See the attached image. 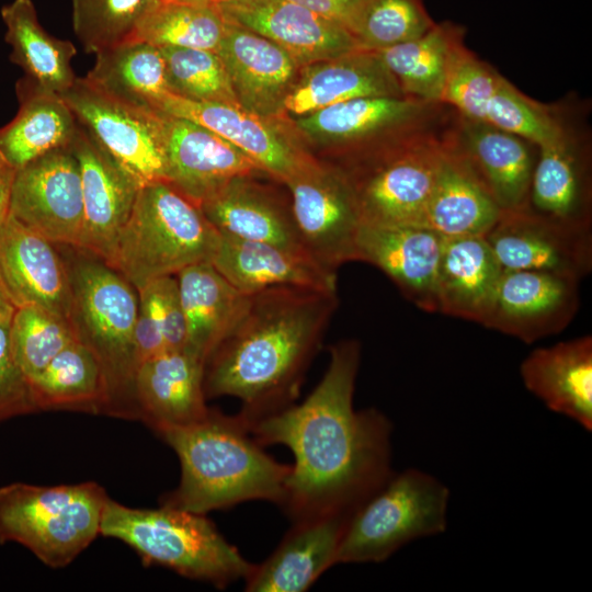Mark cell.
Segmentation results:
<instances>
[{
  "instance_id": "obj_51",
  "label": "cell",
  "mask_w": 592,
  "mask_h": 592,
  "mask_svg": "<svg viewBox=\"0 0 592 592\" xmlns=\"http://www.w3.org/2000/svg\"><path fill=\"white\" fill-rule=\"evenodd\" d=\"M4 300H7V299L3 297V295H2V293H1V291H0V305H1Z\"/></svg>"
},
{
  "instance_id": "obj_40",
  "label": "cell",
  "mask_w": 592,
  "mask_h": 592,
  "mask_svg": "<svg viewBox=\"0 0 592 592\" xmlns=\"http://www.w3.org/2000/svg\"><path fill=\"white\" fill-rule=\"evenodd\" d=\"M435 23L422 0H362L345 27L360 48L378 52L421 36Z\"/></svg>"
},
{
  "instance_id": "obj_36",
  "label": "cell",
  "mask_w": 592,
  "mask_h": 592,
  "mask_svg": "<svg viewBox=\"0 0 592 592\" xmlns=\"http://www.w3.org/2000/svg\"><path fill=\"white\" fill-rule=\"evenodd\" d=\"M30 385L38 411L111 414V394L103 366L96 355L77 340L59 352Z\"/></svg>"
},
{
  "instance_id": "obj_19",
  "label": "cell",
  "mask_w": 592,
  "mask_h": 592,
  "mask_svg": "<svg viewBox=\"0 0 592 592\" xmlns=\"http://www.w3.org/2000/svg\"><path fill=\"white\" fill-rule=\"evenodd\" d=\"M217 5L227 22L269 38L300 67L362 49L345 26L291 0H236Z\"/></svg>"
},
{
  "instance_id": "obj_26",
  "label": "cell",
  "mask_w": 592,
  "mask_h": 592,
  "mask_svg": "<svg viewBox=\"0 0 592 592\" xmlns=\"http://www.w3.org/2000/svg\"><path fill=\"white\" fill-rule=\"evenodd\" d=\"M362 96L407 98L376 52L357 49L300 67L283 106L291 121Z\"/></svg>"
},
{
  "instance_id": "obj_22",
  "label": "cell",
  "mask_w": 592,
  "mask_h": 592,
  "mask_svg": "<svg viewBox=\"0 0 592 592\" xmlns=\"http://www.w3.org/2000/svg\"><path fill=\"white\" fill-rule=\"evenodd\" d=\"M217 54L239 105L261 117L282 119L300 70L293 57L269 38L227 21Z\"/></svg>"
},
{
  "instance_id": "obj_4",
  "label": "cell",
  "mask_w": 592,
  "mask_h": 592,
  "mask_svg": "<svg viewBox=\"0 0 592 592\" xmlns=\"http://www.w3.org/2000/svg\"><path fill=\"white\" fill-rule=\"evenodd\" d=\"M70 305L68 322L77 341L101 362L111 394V415L138 420L134 398L137 369L135 325L137 289L99 257L65 246Z\"/></svg>"
},
{
  "instance_id": "obj_24",
  "label": "cell",
  "mask_w": 592,
  "mask_h": 592,
  "mask_svg": "<svg viewBox=\"0 0 592 592\" xmlns=\"http://www.w3.org/2000/svg\"><path fill=\"white\" fill-rule=\"evenodd\" d=\"M205 363L186 351H171L141 362L134 378L138 420L157 434L190 425L210 408L204 391Z\"/></svg>"
},
{
  "instance_id": "obj_8",
  "label": "cell",
  "mask_w": 592,
  "mask_h": 592,
  "mask_svg": "<svg viewBox=\"0 0 592 592\" xmlns=\"http://www.w3.org/2000/svg\"><path fill=\"white\" fill-rule=\"evenodd\" d=\"M445 123L350 156L348 164L339 166L354 191L362 224L422 227L444 152Z\"/></svg>"
},
{
  "instance_id": "obj_14",
  "label": "cell",
  "mask_w": 592,
  "mask_h": 592,
  "mask_svg": "<svg viewBox=\"0 0 592 592\" xmlns=\"http://www.w3.org/2000/svg\"><path fill=\"white\" fill-rule=\"evenodd\" d=\"M579 282L551 272L502 271L479 323L525 343L557 334L578 311Z\"/></svg>"
},
{
  "instance_id": "obj_49",
  "label": "cell",
  "mask_w": 592,
  "mask_h": 592,
  "mask_svg": "<svg viewBox=\"0 0 592 592\" xmlns=\"http://www.w3.org/2000/svg\"><path fill=\"white\" fill-rule=\"evenodd\" d=\"M16 169L0 152V224L10 215V204Z\"/></svg>"
},
{
  "instance_id": "obj_9",
  "label": "cell",
  "mask_w": 592,
  "mask_h": 592,
  "mask_svg": "<svg viewBox=\"0 0 592 592\" xmlns=\"http://www.w3.org/2000/svg\"><path fill=\"white\" fill-rule=\"evenodd\" d=\"M449 489L417 468L394 473L348 520L338 563L382 562L405 545L447 527Z\"/></svg>"
},
{
  "instance_id": "obj_15",
  "label": "cell",
  "mask_w": 592,
  "mask_h": 592,
  "mask_svg": "<svg viewBox=\"0 0 592 592\" xmlns=\"http://www.w3.org/2000/svg\"><path fill=\"white\" fill-rule=\"evenodd\" d=\"M159 112L212 130L283 184L316 160L287 132L283 119L261 117L238 105L194 102L170 93Z\"/></svg>"
},
{
  "instance_id": "obj_5",
  "label": "cell",
  "mask_w": 592,
  "mask_h": 592,
  "mask_svg": "<svg viewBox=\"0 0 592 592\" xmlns=\"http://www.w3.org/2000/svg\"><path fill=\"white\" fill-rule=\"evenodd\" d=\"M100 535L122 540L146 565H160L218 589L244 580L254 567L206 514L169 505L130 508L109 498Z\"/></svg>"
},
{
  "instance_id": "obj_35",
  "label": "cell",
  "mask_w": 592,
  "mask_h": 592,
  "mask_svg": "<svg viewBox=\"0 0 592 592\" xmlns=\"http://www.w3.org/2000/svg\"><path fill=\"white\" fill-rule=\"evenodd\" d=\"M5 42L11 47L10 60L24 77L62 94L76 80L71 60L77 49L69 41L52 36L39 23L32 0H13L1 8Z\"/></svg>"
},
{
  "instance_id": "obj_32",
  "label": "cell",
  "mask_w": 592,
  "mask_h": 592,
  "mask_svg": "<svg viewBox=\"0 0 592 592\" xmlns=\"http://www.w3.org/2000/svg\"><path fill=\"white\" fill-rule=\"evenodd\" d=\"M443 141L444 152L422 227L443 238L486 236L503 210L452 150L444 135Z\"/></svg>"
},
{
  "instance_id": "obj_39",
  "label": "cell",
  "mask_w": 592,
  "mask_h": 592,
  "mask_svg": "<svg viewBox=\"0 0 592 592\" xmlns=\"http://www.w3.org/2000/svg\"><path fill=\"white\" fill-rule=\"evenodd\" d=\"M226 20L209 0H159L140 21L133 39L158 48L184 47L216 52Z\"/></svg>"
},
{
  "instance_id": "obj_23",
  "label": "cell",
  "mask_w": 592,
  "mask_h": 592,
  "mask_svg": "<svg viewBox=\"0 0 592 592\" xmlns=\"http://www.w3.org/2000/svg\"><path fill=\"white\" fill-rule=\"evenodd\" d=\"M443 242V237L421 226L362 224L357 261L383 271L420 309L437 312L436 278Z\"/></svg>"
},
{
  "instance_id": "obj_16",
  "label": "cell",
  "mask_w": 592,
  "mask_h": 592,
  "mask_svg": "<svg viewBox=\"0 0 592 592\" xmlns=\"http://www.w3.org/2000/svg\"><path fill=\"white\" fill-rule=\"evenodd\" d=\"M451 114L443 135L452 150L503 212L524 208L537 147L488 123Z\"/></svg>"
},
{
  "instance_id": "obj_42",
  "label": "cell",
  "mask_w": 592,
  "mask_h": 592,
  "mask_svg": "<svg viewBox=\"0 0 592 592\" xmlns=\"http://www.w3.org/2000/svg\"><path fill=\"white\" fill-rule=\"evenodd\" d=\"M76 340L69 322L48 310L36 306L14 309L10 345L15 362L29 382Z\"/></svg>"
},
{
  "instance_id": "obj_10",
  "label": "cell",
  "mask_w": 592,
  "mask_h": 592,
  "mask_svg": "<svg viewBox=\"0 0 592 592\" xmlns=\"http://www.w3.org/2000/svg\"><path fill=\"white\" fill-rule=\"evenodd\" d=\"M100 146L141 187L166 181V115L127 103L76 78L60 94Z\"/></svg>"
},
{
  "instance_id": "obj_31",
  "label": "cell",
  "mask_w": 592,
  "mask_h": 592,
  "mask_svg": "<svg viewBox=\"0 0 592 592\" xmlns=\"http://www.w3.org/2000/svg\"><path fill=\"white\" fill-rule=\"evenodd\" d=\"M175 276L185 319L184 351L206 364L243 315L250 295L238 291L210 262L187 266Z\"/></svg>"
},
{
  "instance_id": "obj_25",
  "label": "cell",
  "mask_w": 592,
  "mask_h": 592,
  "mask_svg": "<svg viewBox=\"0 0 592 592\" xmlns=\"http://www.w3.org/2000/svg\"><path fill=\"white\" fill-rule=\"evenodd\" d=\"M591 200L589 152L568 126L561 137L537 147L524 208L570 227L591 229Z\"/></svg>"
},
{
  "instance_id": "obj_27",
  "label": "cell",
  "mask_w": 592,
  "mask_h": 592,
  "mask_svg": "<svg viewBox=\"0 0 592 592\" xmlns=\"http://www.w3.org/2000/svg\"><path fill=\"white\" fill-rule=\"evenodd\" d=\"M350 516L326 515L293 522L272 554L244 579L248 592H304L335 565Z\"/></svg>"
},
{
  "instance_id": "obj_29",
  "label": "cell",
  "mask_w": 592,
  "mask_h": 592,
  "mask_svg": "<svg viewBox=\"0 0 592 592\" xmlns=\"http://www.w3.org/2000/svg\"><path fill=\"white\" fill-rule=\"evenodd\" d=\"M525 388L550 411L592 430V338L533 350L521 363Z\"/></svg>"
},
{
  "instance_id": "obj_48",
  "label": "cell",
  "mask_w": 592,
  "mask_h": 592,
  "mask_svg": "<svg viewBox=\"0 0 592 592\" xmlns=\"http://www.w3.org/2000/svg\"><path fill=\"white\" fill-rule=\"evenodd\" d=\"M310 11L335 21L343 26L346 25L354 10L362 0H291Z\"/></svg>"
},
{
  "instance_id": "obj_34",
  "label": "cell",
  "mask_w": 592,
  "mask_h": 592,
  "mask_svg": "<svg viewBox=\"0 0 592 592\" xmlns=\"http://www.w3.org/2000/svg\"><path fill=\"white\" fill-rule=\"evenodd\" d=\"M19 110L0 127V152L18 170L58 148L70 146L77 119L59 93L23 77L16 82Z\"/></svg>"
},
{
  "instance_id": "obj_30",
  "label": "cell",
  "mask_w": 592,
  "mask_h": 592,
  "mask_svg": "<svg viewBox=\"0 0 592 592\" xmlns=\"http://www.w3.org/2000/svg\"><path fill=\"white\" fill-rule=\"evenodd\" d=\"M253 177L234 178L202 202L205 217L219 234L309 254L300 240L291 201L283 202Z\"/></svg>"
},
{
  "instance_id": "obj_45",
  "label": "cell",
  "mask_w": 592,
  "mask_h": 592,
  "mask_svg": "<svg viewBox=\"0 0 592 592\" xmlns=\"http://www.w3.org/2000/svg\"><path fill=\"white\" fill-rule=\"evenodd\" d=\"M500 76L462 41L455 46L451 58L443 104L460 116L483 122L486 107Z\"/></svg>"
},
{
  "instance_id": "obj_41",
  "label": "cell",
  "mask_w": 592,
  "mask_h": 592,
  "mask_svg": "<svg viewBox=\"0 0 592 592\" xmlns=\"http://www.w3.org/2000/svg\"><path fill=\"white\" fill-rule=\"evenodd\" d=\"M160 50L173 94L194 102L240 106L216 52L184 47H162Z\"/></svg>"
},
{
  "instance_id": "obj_46",
  "label": "cell",
  "mask_w": 592,
  "mask_h": 592,
  "mask_svg": "<svg viewBox=\"0 0 592 592\" xmlns=\"http://www.w3.org/2000/svg\"><path fill=\"white\" fill-rule=\"evenodd\" d=\"M14 307L0 305V422L37 412L31 385L14 360L10 345V326Z\"/></svg>"
},
{
  "instance_id": "obj_38",
  "label": "cell",
  "mask_w": 592,
  "mask_h": 592,
  "mask_svg": "<svg viewBox=\"0 0 592 592\" xmlns=\"http://www.w3.org/2000/svg\"><path fill=\"white\" fill-rule=\"evenodd\" d=\"M86 77L103 91L155 112L172 93L160 48L137 39L96 53L94 66Z\"/></svg>"
},
{
  "instance_id": "obj_6",
  "label": "cell",
  "mask_w": 592,
  "mask_h": 592,
  "mask_svg": "<svg viewBox=\"0 0 592 592\" xmlns=\"http://www.w3.org/2000/svg\"><path fill=\"white\" fill-rule=\"evenodd\" d=\"M219 238L198 205L170 183L157 181L139 189L107 264L138 291L153 280L212 262Z\"/></svg>"
},
{
  "instance_id": "obj_52",
  "label": "cell",
  "mask_w": 592,
  "mask_h": 592,
  "mask_svg": "<svg viewBox=\"0 0 592 592\" xmlns=\"http://www.w3.org/2000/svg\"><path fill=\"white\" fill-rule=\"evenodd\" d=\"M163 1H170V0H163Z\"/></svg>"
},
{
  "instance_id": "obj_43",
  "label": "cell",
  "mask_w": 592,
  "mask_h": 592,
  "mask_svg": "<svg viewBox=\"0 0 592 592\" xmlns=\"http://www.w3.org/2000/svg\"><path fill=\"white\" fill-rule=\"evenodd\" d=\"M159 0H71L72 27L87 53L132 41Z\"/></svg>"
},
{
  "instance_id": "obj_47",
  "label": "cell",
  "mask_w": 592,
  "mask_h": 592,
  "mask_svg": "<svg viewBox=\"0 0 592 592\" xmlns=\"http://www.w3.org/2000/svg\"><path fill=\"white\" fill-rule=\"evenodd\" d=\"M143 287L149 291L155 301L167 352L184 350L185 319L177 276H163Z\"/></svg>"
},
{
  "instance_id": "obj_37",
  "label": "cell",
  "mask_w": 592,
  "mask_h": 592,
  "mask_svg": "<svg viewBox=\"0 0 592 592\" xmlns=\"http://www.w3.org/2000/svg\"><path fill=\"white\" fill-rule=\"evenodd\" d=\"M462 41L463 27L442 22L414 39L376 53L407 98L443 104L451 58Z\"/></svg>"
},
{
  "instance_id": "obj_3",
  "label": "cell",
  "mask_w": 592,
  "mask_h": 592,
  "mask_svg": "<svg viewBox=\"0 0 592 592\" xmlns=\"http://www.w3.org/2000/svg\"><path fill=\"white\" fill-rule=\"evenodd\" d=\"M158 435L181 466L178 487L161 504L207 514L251 500L282 503L292 465L271 457L238 414L209 409L200 421Z\"/></svg>"
},
{
  "instance_id": "obj_17",
  "label": "cell",
  "mask_w": 592,
  "mask_h": 592,
  "mask_svg": "<svg viewBox=\"0 0 592 592\" xmlns=\"http://www.w3.org/2000/svg\"><path fill=\"white\" fill-rule=\"evenodd\" d=\"M485 238L503 271H543L581 280L592 269L591 229L570 227L526 208L503 212Z\"/></svg>"
},
{
  "instance_id": "obj_50",
  "label": "cell",
  "mask_w": 592,
  "mask_h": 592,
  "mask_svg": "<svg viewBox=\"0 0 592 592\" xmlns=\"http://www.w3.org/2000/svg\"><path fill=\"white\" fill-rule=\"evenodd\" d=\"M209 1H212V2H214V3H216V4H218V3H224V2H229V1H236V0H209Z\"/></svg>"
},
{
  "instance_id": "obj_7",
  "label": "cell",
  "mask_w": 592,
  "mask_h": 592,
  "mask_svg": "<svg viewBox=\"0 0 592 592\" xmlns=\"http://www.w3.org/2000/svg\"><path fill=\"white\" fill-rule=\"evenodd\" d=\"M109 499L94 481L0 488V544L13 542L50 568L72 562L100 535Z\"/></svg>"
},
{
  "instance_id": "obj_33",
  "label": "cell",
  "mask_w": 592,
  "mask_h": 592,
  "mask_svg": "<svg viewBox=\"0 0 592 592\" xmlns=\"http://www.w3.org/2000/svg\"><path fill=\"white\" fill-rule=\"evenodd\" d=\"M485 236L444 238L437 278V312L480 322L502 274Z\"/></svg>"
},
{
  "instance_id": "obj_2",
  "label": "cell",
  "mask_w": 592,
  "mask_h": 592,
  "mask_svg": "<svg viewBox=\"0 0 592 592\" xmlns=\"http://www.w3.org/2000/svg\"><path fill=\"white\" fill-rule=\"evenodd\" d=\"M338 306L337 291L284 285L250 295L206 361V398H238L247 424L294 403Z\"/></svg>"
},
{
  "instance_id": "obj_20",
  "label": "cell",
  "mask_w": 592,
  "mask_h": 592,
  "mask_svg": "<svg viewBox=\"0 0 592 592\" xmlns=\"http://www.w3.org/2000/svg\"><path fill=\"white\" fill-rule=\"evenodd\" d=\"M0 291L14 307L36 306L68 321V273L57 244L14 217L0 224Z\"/></svg>"
},
{
  "instance_id": "obj_21",
  "label": "cell",
  "mask_w": 592,
  "mask_h": 592,
  "mask_svg": "<svg viewBox=\"0 0 592 592\" xmlns=\"http://www.w3.org/2000/svg\"><path fill=\"white\" fill-rule=\"evenodd\" d=\"M166 115L167 182L196 205L237 177L263 172L240 149L212 130Z\"/></svg>"
},
{
  "instance_id": "obj_13",
  "label": "cell",
  "mask_w": 592,
  "mask_h": 592,
  "mask_svg": "<svg viewBox=\"0 0 592 592\" xmlns=\"http://www.w3.org/2000/svg\"><path fill=\"white\" fill-rule=\"evenodd\" d=\"M10 215L57 246H80L83 198L80 168L70 146L18 169Z\"/></svg>"
},
{
  "instance_id": "obj_1",
  "label": "cell",
  "mask_w": 592,
  "mask_h": 592,
  "mask_svg": "<svg viewBox=\"0 0 592 592\" xmlns=\"http://www.w3.org/2000/svg\"><path fill=\"white\" fill-rule=\"evenodd\" d=\"M329 352L327 371L301 403L247 424L262 446L282 444L293 453L280 504L293 522L351 516L394 474L390 420L353 406L360 342L341 340Z\"/></svg>"
},
{
  "instance_id": "obj_28",
  "label": "cell",
  "mask_w": 592,
  "mask_h": 592,
  "mask_svg": "<svg viewBox=\"0 0 592 592\" xmlns=\"http://www.w3.org/2000/svg\"><path fill=\"white\" fill-rule=\"evenodd\" d=\"M219 235L210 263L243 294L252 295L284 285L337 291V272L325 267L307 253Z\"/></svg>"
},
{
  "instance_id": "obj_18",
  "label": "cell",
  "mask_w": 592,
  "mask_h": 592,
  "mask_svg": "<svg viewBox=\"0 0 592 592\" xmlns=\"http://www.w3.org/2000/svg\"><path fill=\"white\" fill-rule=\"evenodd\" d=\"M70 147L79 163L83 198L78 248L110 263L140 186L79 123Z\"/></svg>"
},
{
  "instance_id": "obj_12",
  "label": "cell",
  "mask_w": 592,
  "mask_h": 592,
  "mask_svg": "<svg viewBox=\"0 0 592 592\" xmlns=\"http://www.w3.org/2000/svg\"><path fill=\"white\" fill-rule=\"evenodd\" d=\"M448 107L410 98L362 96L292 121L310 141L344 148L349 156L418 132L440 127Z\"/></svg>"
},
{
  "instance_id": "obj_44",
  "label": "cell",
  "mask_w": 592,
  "mask_h": 592,
  "mask_svg": "<svg viewBox=\"0 0 592 592\" xmlns=\"http://www.w3.org/2000/svg\"><path fill=\"white\" fill-rule=\"evenodd\" d=\"M483 122L536 147L558 139L568 128L555 110L528 98L503 76L489 100Z\"/></svg>"
},
{
  "instance_id": "obj_11",
  "label": "cell",
  "mask_w": 592,
  "mask_h": 592,
  "mask_svg": "<svg viewBox=\"0 0 592 592\" xmlns=\"http://www.w3.org/2000/svg\"><path fill=\"white\" fill-rule=\"evenodd\" d=\"M285 185L305 250L334 272L344 263L357 261L362 219L344 171L315 160Z\"/></svg>"
}]
</instances>
